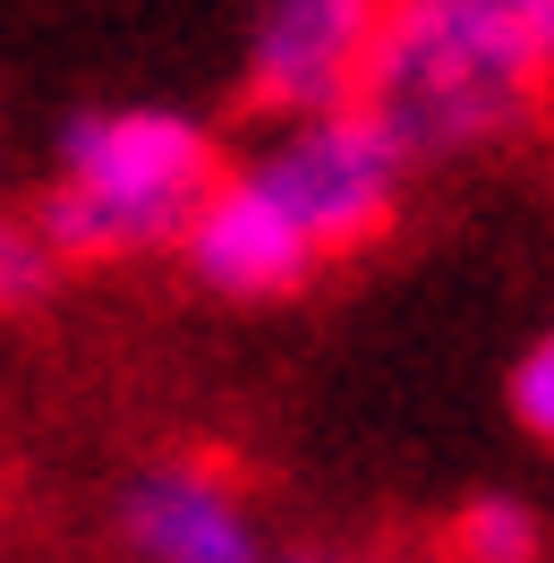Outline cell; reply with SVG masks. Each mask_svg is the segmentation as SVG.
Returning a JSON list of instances; mask_svg holds the SVG:
<instances>
[{
  "label": "cell",
  "mask_w": 554,
  "mask_h": 563,
  "mask_svg": "<svg viewBox=\"0 0 554 563\" xmlns=\"http://www.w3.org/2000/svg\"><path fill=\"white\" fill-rule=\"evenodd\" d=\"M129 563H274L247 487L206 453H163L111 504Z\"/></svg>",
  "instance_id": "cell-5"
},
{
  "label": "cell",
  "mask_w": 554,
  "mask_h": 563,
  "mask_svg": "<svg viewBox=\"0 0 554 563\" xmlns=\"http://www.w3.org/2000/svg\"><path fill=\"white\" fill-rule=\"evenodd\" d=\"M231 172L281 213V231L308 247L315 265H342L392 231L410 197V163L367 111H315V120H274L265 137L231 154Z\"/></svg>",
  "instance_id": "cell-3"
},
{
  "label": "cell",
  "mask_w": 554,
  "mask_h": 563,
  "mask_svg": "<svg viewBox=\"0 0 554 563\" xmlns=\"http://www.w3.org/2000/svg\"><path fill=\"white\" fill-rule=\"evenodd\" d=\"M222 163V137L179 103H86L52 129V172L26 213L60 265L179 256Z\"/></svg>",
  "instance_id": "cell-2"
},
{
  "label": "cell",
  "mask_w": 554,
  "mask_h": 563,
  "mask_svg": "<svg viewBox=\"0 0 554 563\" xmlns=\"http://www.w3.org/2000/svg\"><path fill=\"white\" fill-rule=\"evenodd\" d=\"M512 419L529 427L538 444H554V324L512 358Z\"/></svg>",
  "instance_id": "cell-9"
},
{
  "label": "cell",
  "mask_w": 554,
  "mask_h": 563,
  "mask_svg": "<svg viewBox=\"0 0 554 563\" xmlns=\"http://www.w3.org/2000/svg\"><path fill=\"white\" fill-rule=\"evenodd\" d=\"M274 563H367V555H274Z\"/></svg>",
  "instance_id": "cell-11"
},
{
  "label": "cell",
  "mask_w": 554,
  "mask_h": 563,
  "mask_svg": "<svg viewBox=\"0 0 554 563\" xmlns=\"http://www.w3.org/2000/svg\"><path fill=\"white\" fill-rule=\"evenodd\" d=\"M60 256H52V240L35 231V213L26 206H0V317H35L43 299L60 290Z\"/></svg>",
  "instance_id": "cell-8"
},
{
  "label": "cell",
  "mask_w": 554,
  "mask_h": 563,
  "mask_svg": "<svg viewBox=\"0 0 554 563\" xmlns=\"http://www.w3.org/2000/svg\"><path fill=\"white\" fill-rule=\"evenodd\" d=\"M384 0H256L240 52V95L247 111L274 120H315V111H350L367 86V52H376Z\"/></svg>",
  "instance_id": "cell-4"
},
{
  "label": "cell",
  "mask_w": 554,
  "mask_h": 563,
  "mask_svg": "<svg viewBox=\"0 0 554 563\" xmlns=\"http://www.w3.org/2000/svg\"><path fill=\"white\" fill-rule=\"evenodd\" d=\"M179 265H188V282L197 290H213V299H231V308H265V299H290V290H308L324 265H315L308 247L281 231V213L247 188L231 163H222V179H213L206 213L188 222V240H179Z\"/></svg>",
  "instance_id": "cell-6"
},
{
  "label": "cell",
  "mask_w": 554,
  "mask_h": 563,
  "mask_svg": "<svg viewBox=\"0 0 554 563\" xmlns=\"http://www.w3.org/2000/svg\"><path fill=\"white\" fill-rule=\"evenodd\" d=\"M503 9H512L520 26H529V35L546 43V60H554V0H503Z\"/></svg>",
  "instance_id": "cell-10"
},
{
  "label": "cell",
  "mask_w": 554,
  "mask_h": 563,
  "mask_svg": "<svg viewBox=\"0 0 554 563\" xmlns=\"http://www.w3.org/2000/svg\"><path fill=\"white\" fill-rule=\"evenodd\" d=\"M554 60L503 0H384L358 111L401 163H461L520 137L546 111Z\"/></svg>",
  "instance_id": "cell-1"
},
{
  "label": "cell",
  "mask_w": 554,
  "mask_h": 563,
  "mask_svg": "<svg viewBox=\"0 0 554 563\" xmlns=\"http://www.w3.org/2000/svg\"><path fill=\"white\" fill-rule=\"evenodd\" d=\"M452 563H546V521L520 495H469L452 512Z\"/></svg>",
  "instance_id": "cell-7"
}]
</instances>
